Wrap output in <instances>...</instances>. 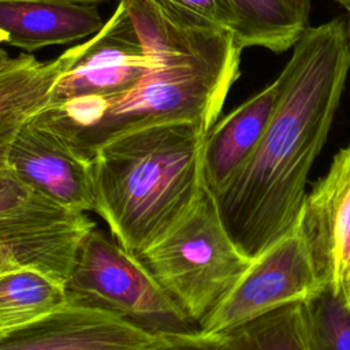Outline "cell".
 <instances>
[{"mask_svg":"<svg viewBox=\"0 0 350 350\" xmlns=\"http://www.w3.org/2000/svg\"><path fill=\"white\" fill-rule=\"evenodd\" d=\"M347 11V18H346V25H347V31H349V38H350V8L346 10Z\"/></svg>","mask_w":350,"mask_h":350,"instance_id":"603a6c76","label":"cell"},{"mask_svg":"<svg viewBox=\"0 0 350 350\" xmlns=\"http://www.w3.org/2000/svg\"><path fill=\"white\" fill-rule=\"evenodd\" d=\"M88 213L31 211L0 219V273L36 269L67 282L78 249L94 227Z\"/></svg>","mask_w":350,"mask_h":350,"instance_id":"30bf717a","label":"cell"},{"mask_svg":"<svg viewBox=\"0 0 350 350\" xmlns=\"http://www.w3.org/2000/svg\"><path fill=\"white\" fill-rule=\"evenodd\" d=\"M239 26L238 44L283 52L309 27L310 0H231Z\"/></svg>","mask_w":350,"mask_h":350,"instance_id":"5bb4252c","label":"cell"},{"mask_svg":"<svg viewBox=\"0 0 350 350\" xmlns=\"http://www.w3.org/2000/svg\"><path fill=\"white\" fill-rule=\"evenodd\" d=\"M45 209L64 208L56 205L23 183L7 164L0 165V219Z\"/></svg>","mask_w":350,"mask_h":350,"instance_id":"ac0fdd59","label":"cell"},{"mask_svg":"<svg viewBox=\"0 0 350 350\" xmlns=\"http://www.w3.org/2000/svg\"><path fill=\"white\" fill-rule=\"evenodd\" d=\"M191 14L234 33L238 31L239 18L231 0H168Z\"/></svg>","mask_w":350,"mask_h":350,"instance_id":"d6986e66","label":"cell"},{"mask_svg":"<svg viewBox=\"0 0 350 350\" xmlns=\"http://www.w3.org/2000/svg\"><path fill=\"white\" fill-rule=\"evenodd\" d=\"M66 283L36 269L0 273V334L41 320L68 304Z\"/></svg>","mask_w":350,"mask_h":350,"instance_id":"9a60e30c","label":"cell"},{"mask_svg":"<svg viewBox=\"0 0 350 350\" xmlns=\"http://www.w3.org/2000/svg\"><path fill=\"white\" fill-rule=\"evenodd\" d=\"M324 286L297 227L258 256L200 329L226 334L268 312L299 304Z\"/></svg>","mask_w":350,"mask_h":350,"instance_id":"8992f818","label":"cell"},{"mask_svg":"<svg viewBox=\"0 0 350 350\" xmlns=\"http://www.w3.org/2000/svg\"><path fill=\"white\" fill-rule=\"evenodd\" d=\"M81 44L68 48L55 59L40 62L31 55L14 57L0 72V165L21 127L49 101L59 78L74 64Z\"/></svg>","mask_w":350,"mask_h":350,"instance_id":"4fadbf2b","label":"cell"},{"mask_svg":"<svg viewBox=\"0 0 350 350\" xmlns=\"http://www.w3.org/2000/svg\"><path fill=\"white\" fill-rule=\"evenodd\" d=\"M293 48L278 75V101L257 149L216 196L230 235L252 258L297 226L309 171L350 70L346 18L308 27Z\"/></svg>","mask_w":350,"mask_h":350,"instance_id":"6da1fadb","label":"cell"},{"mask_svg":"<svg viewBox=\"0 0 350 350\" xmlns=\"http://www.w3.org/2000/svg\"><path fill=\"white\" fill-rule=\"evenodd\" d=\"M242 49L232 31L179 7L160 59L133 89L45 105L31 122L89 161L109 141L145 127L191 122L209 131L239 77Z\"/></svg>","mask_w":350,"mask_h":350,"instance_id":"7a4b0ae2","label":"cell"},{"mask_svg":"<svg viewBox=\"0 0 350 350\" xmlns=\"http://www.w3.org/2000/svg\"><path fill=\"white\" fill-rule=\"evenodd\" d=\"M206 130L171 122L123 134L92 159L94 213L135 256L167 234L205 187Z\"/></svg>","mask_w":350,"mask_h":350,"instance_id":"3957f363","label":"cell"},{"mask_svg":"<svg viewBox=\"0 0 350 350\" xmlns=\"http://www.w3.org/2000/svg\"><path fill=\"white\" fill-rule=\"evenodd\" d=\"M152 350H234L224 334H208L201 329L185 334H165Z\"/></svg>","mask_w":350,"mask_h":350,"instance_id":"ffe728a7","label":"cell"},{"mask_svg":"<svg viewBox=\"0 0 350 350\" xmlns=\"http://www.w3.org/2000/svg\"><path fill=\"white\" fill-rule=\"evenodd\" d=\"M224 335L234 350H309L302 302L268 312Z\"/></svg>","mask_w":350,"mask_h":350,"instance_id":"2e32d148","label":"cell"},{"mask_svg":"<svg viewBox=\"0 0 350 350\" xmlns=\"http://www.w3.org/2000/svg\"><path fill=\"white\" fill-rule=\"evenodd\" d=\"M297 230L324 286L346 290L350 278V144L306 194Z\"/></svg>","mask_w":350,"mask_h":350,"instance_id":"ba28073f","label":"cell"},{"mask_svg":"<svg viewBox=\"0 0 350 350\" xmlns=\"http://www.w3.org/2000/svg\"><path fill=\"white\" fill-rule=\"evenodd\" d=\"M14 57H11L8 55V52H5L3 48H0V72L4 71L11 63H12Z\"/></svg>","mask_w":350,"mask_h":350,"instance_id":"44dd1931","label":"cell"},{"mask_svg":"<svg viewBox=\"0 0 350 350\" xmlns=\"http://www.w3.org/2000/svg\"><path fill=\"white\" fill-rule=\"evenodd\" d=\"M104 23L96 4L0 0V42L27 52L92 37Z\"/></svg>","mask_w":350,"mask_h":350,"instance_id":"7c38bea8","label":"cell"},{"mask_svg":"<svg viewBox=\"0 0 350 350\" xmlns=\"http://www.w3.org/2000/svg\"><path fill=\"white\" fill-rule=\"evenodd\" d=\"M339 4H342L345 7V10L350 8V0H336Z\"/></svg>","mask_w":350,"mask_h":350,"instance_id":"cb8c5ba5","label":"cell"},{"mask_svg":"<svg viewBox=\"0 0 350 350\" xmlns=\"http://www.w3.org/2000/svg\"><path fill=\"white\" fill-rule=\"evenodd\" d=\"M164 335L70 299L41 320L0 334V350H152Z\"/></svg>","mask_w":350,"mask_h":350,"instance_id":"52a82bcc","label":"cell"},{"mask_svg":"<svg viewBox=\"0 0 350 350\" xmlns=\"http://www.w3.org/2000/svg\"><path fill=\"white\" fill-rule=\"evenodd\" d=\"M346 294H347V298H349V301H350V278H349V280H347V283H346Z\"/></svg>","mask_w":350,"mask_h":350,"instance_id":"d4e9b609","label":"cell"},{"mask_svg":"<svg viewBox=\"0 0 350 350\" xmlns=\"http://www.w3.org/2000/svg\"><path fill=\"white\" fill-rule=\"evenodd\" d=\"M56 1H70V3H82V4H97V3L108 1V0H56Z\"/></svg>","mask_w":350,"mask_h":350,"instance_id":"7402d4cb","label":"cell"},{"mask_svg":"<svg viewBox=\"0 0 350 350\" xmlns=\"http://www.w3.org/2000/svg\"><path fill=\"white\" fill-rule=\"evenodd\" d=\"M66 288L70 299L109 310L154 334L200 329L135 256L96 226L78 249Z\"/></svg>","mask_w":350,"mask_h":350,"instance_id":"5b68a950","label":"cell"},{"mask_svg":"<svg viewBox=\"0 0 350 350\" xmlns=\"http://www.w3.org/2000/svg\"><path fill=\"white\" fill-rule=\"evenodd\" d=\"M280 81L247 98L206 133L202 170L208 189L219 196L257 149L275 109Z\"/></svg>","mask_w":350,"mask_h":350,"instance_id":"8fae6325","label":"cell"},{"mask_svg":"<svg viewBox=\"0 0 350 350\" xmlns=\"http://www.w3.org/2000/svg\"><path fill=\"white\" fill-rule=\"evenodd\" d=\"M135 258L198 327L253 260L230 235L206 185L190 211Z\"/></svg>","mask_w":350,"mask_h":350,"instance_id":"277c9868","label":"cell"},{"mask_svg":"<svg viewBox=\"0 0 350 350\" xmlns=\"http://www.w3.org/2000/svg\"><path fill=\"white\" fill-rule=\"evenodd\" d=\"M8 168L34 191L71 212H93L92 161L48 130L25 123L7 152Z\"/></svg>","mask_w":350,"mask_h":350,"instance_id":"9c48e42d","label":"cell"},{"mask_svg":"<svg viewBox=\"0 0 350 350\" xmlns=\"http://www.w3.org/2000/svg\"><path fill=\"white\" fill-rule=\"evenodd\" d=\"M309 350H350V301L346 290L321 286L302 302Z\"/></svg>","mask_w":350,"mask_h":350,"instance_id":"e0dca14e","label":"cell"}]
</instances>
